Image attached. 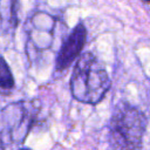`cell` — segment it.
<instances>
[{
    "instance_id": "cell-6",
    "label": "cell",
    "mask_w": 150,
    "mask_h": 150,
    "mask_svg": "<svg viewBox=\"0 0 150 150\" xmlns=\"http://www.w3.org/2000/svg\"><path fill=\"white\" fill-rule=\"evenodd\" d=\"M13 88H14V77L12 75V71L7 62L4 60V57L0 56V89L4 91H9Z\"/></svg>"
},
{
    "instance_id": "cell-4",
    "label": "cell",
    "mask_w": 150,
    "mask_h": 150,
    "mask_svg": "<svg viewBox=\"0 0 150 150\" xmlns=\"http://www.w3.org/2000/svg\"><path fill=\"white\" fill-rule=\"evenodd\" d=\"M86 38H87L86 27L82 23H79L68 35V38L66 39V41L63 42V45L61 46L57 53L56 62H55V67L57 71H63L70 67V64L82 52V48L86 43Z\"/></svg>"
},
{
    "instance_id": "cell-7",
    "label": "cell",
    "mask_w": 150,
    "mask_h": 150,
    "mask_svg": "<svg viewBox=\"0 0 150 150\" xmlns=\"http://www.w3.org/2000/svg\"><path fill=\"white\" fill-rule=\"evenodd\" d=\"M142 1H144V2H150V0H142Z\"/></svg>"
},
{
    "instance_id": "cell-3",
    "label": "cell",
    "mask_w": 150,
    "mask_h": 150,
    "mask_svg": "<svg viewBox=\"0 0 150 150\" xmlns=\"http://www.w3.org/2000/svg\"><path fill=\"white\" fill-rule=\"evenodd\" d=\"M36 109L29 102H15L0 110V145L22 143L34 124Z\"/></svg>"
},
{
    "instance_id": "cell-5",
    "label": "cell",
    "mask_w": 150,
    "mask_h": 150,
    "mask_svg": "<svg viewBox=\"0 0 150 150\" xmlns=\"http://www.w3.org/2000/svg\"><path fill=\"white\" fill-rule=\"evenodd\" d=\"M16 23L15 0H0V34L11 33Z\"/></svg>"
},
{
    "instance_id": "cell-2",
    "label": "cell",
    "mask_w": 150,
    "mask_h": 150,
    "mask_svg": "<svg viewBox=\"0 0 150 150\" xmlns=\"http://www.w3.org/2000/svg\"><path fill=\"white\" fill-rule=\"evenodd\" d=\"M145 128L144 114L127 102H120L109 122L108 139L111 149L141 150Z\"/></svg>"
},
{
    "instance_id": "cell-9",
    "label": "cell",
    "mask_w": 150,
    "mask_h": 150,
    "mask_svg": "<svg viewBox=\"0 0 150 150\" xmlns=\"http://www.w3.org/2000/svg\"><path fill=\"white\" fill-rule=\"evenodd\" d=\"M0 148H1V145H0Z\"/></svg>"
},
{
    "instance_id": "cell-8",
    "label": "cell",
    "mask_w": 150,
    "mask_h": 150,
    "mask_svg": "<svg viewBox=\"0 0 150 150\" xmlns=\"http://www.w3.org/2000/svg\"><path fill=\"white\" fill-rule=\"evenodd\" d=\"M20 150H29V149H20Z\"/></svg>"
},
{
    "instance_id": "cell-1",
    "label": "cell",
    "mask_w": 150,
    "mask_h": 150,
    "mask_svg": "<svg viewBox=\"0 0 150 150\" xmlns=\"http://www.w3.org/2000/svg\"><path fill=\"white\" fill-rule=\"evenodd\" d=\"M110 88V80L103 64L89 52L82 54L75 63L71 77V95L82 103L96 104Z\"/></svg>"
}]
</instances>
